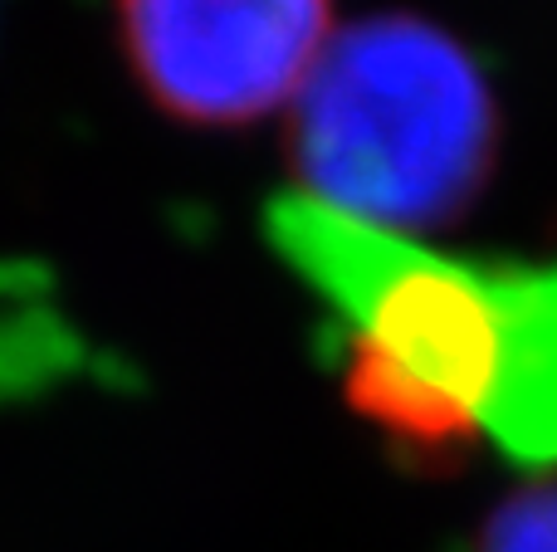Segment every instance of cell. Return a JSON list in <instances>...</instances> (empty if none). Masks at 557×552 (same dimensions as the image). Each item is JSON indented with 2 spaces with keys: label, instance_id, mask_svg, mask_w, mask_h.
<instances>
[{
  "label": "cell",
  "instance_id": "1",
  "mask_svg": "<svg viewBox=\"0 0 557 552\" xmlns=\"http://www.w3.org/2000/svg\"><path fill=\"white\" fill-rule=\"evenodd\" d=\"M499 113L480 64L411 15L347 25L304 78L288 156L308 196L411 240L484 196Z\"/></svg>",
  "mask_w": 557,
  "mask_h": 552
},
{
  "label": "cell",
  "instance_id": "2",
  "mask_svg": "<svg viewBox=\"0 0 557 552\" xmlns=\"http://www.w3.org/2000/svg\"><path fill=\"white\" fill-rule=\"evenodd\" d=\"M270 240L343 318L347 406L411 460H450L480 430L499 372L494 269L445 260L313 196L270 205Z\"/></svg>",
  "mask_w": 557,
  "mask_h": 552
},
{
  "label": "cell",
  "instance_id": "3",
  "mask_svg": "<svg viewBox=\"0 0 557 552\" xmlns=\"http://www.w3.org/2000/svg\"><path fill=\"white\" fill-rule=\"evenodd\" d=\"M333 0H117L123 54L162 113L240 127L304 88Z\"/></svg>",
  "mask_w": 557,
  "mask_h": 552
},
{
  "label": "cell",
  "instance_id": "4",
  "mask_svg": "<svg viewBox=\"0 0 557 552\" xmlns=\"http://www.w3.org/2000/svg\"><path fill=\"white\" fill-rule=\"evenodd\" d=\"M499 372L484 401L490 430L513 460L557 465V264L494 269Z\"/></svg>",
  "mask_w": 557,
  "mask_h": 552
},
{
  "label": "cell",
  "instance_id": "5",
  "mask_svg": "<svg viewBox=\"0 0 557 552\" xmlns=\"http://www.w3.org/2000/svg\"><path fill=\"white\" fill-rule=\"evenodd\" d=\"M474 552H557V475L504 499L474 534Z\"/></svg>",
  "mask_w": 557,
  "mask_h": 552
}]
</instances>
